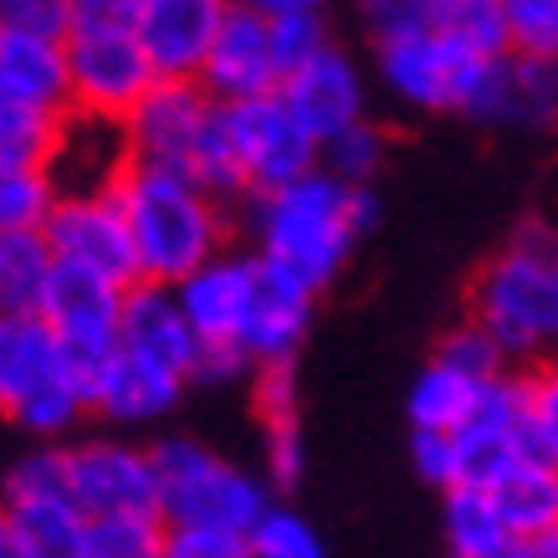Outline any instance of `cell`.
Listing matches in <instances>:
<instances>
[{"label": "cell", "instance_id": "6da1fadb", "mask_svg": "<svg viewBox=\"0 0 558 558\" xmlns=\"http://www.w3.org/2000/svg\"><path fill=\"white\" fill-rule=\"evenodd\" d=\"M246 220H252L256 256L292 271L303 288L323 292L339 282L359 241L379 226V195L374 185H343L328 170H313L288 190L252 195Z\"/></svg>", "mask_w": 558, "mask_h": 558}, {"label": "cell", "instance_id": "7a4b0ae2", "mask_svg": "<svg viewBox=\"0 0 558 558\" xmlns=\"http://www.w3.org/2000/svg\"><path fill=\"white\" fill-rule=\"evenodd\" d=\"M472 323L502 359H558V216H527L508 246L476 271Z\"/></svg>", "mask_w": 558, "mask_h": 558}, {"label": "cell", "instance_id": "3957f363", "mask_svg": "<svg viewBox=\"0 0 558 558\" xmlns=\"http://www.w3.org/2000/svg\"><path fill=\"white\" fill-rule=\"evenodd\" d=\"M119 205L134 231V252L144 282L159 288H180L185 277L216 262L220 252H231L226 236V201H216L210 190L185 170H149L134 165L119 185Z\"/></svg>", "mask_w": 558, "mask_h": 558}, {"label": "cell", "instance_id": "277c9868", "mask_svg": "<svg viewBox=\"0 0 558 558\" xmlns=\"http://www.w3.org/2000/svg\"><path fill=\"white\" fill-rule=\"evenodd\" d=\"M0 415L41 446H62L93 415L83 379L36 313H0Z\"/></svg>", "mask_w": 558, "mask_h": 558}, {"label": "cell", "instance_id": "5b68a950", "mask_svg": "<svg viewBox=\"0 0 558 558\" xmlns=\"http://www.w3.org/2000/svg\"><path fill=\"white\" fill-rule=\"evenodd\" d=\"M159 476V518L165 527H226L252 533L277 502L256 472L226 461L195 436H165L149 446Z\"/></svg>", "mask_w": 558, "mask_h": 558}, {"label": "cell", "instance_id": "8992f818", "mask_svg": "<svg viewBox=\"0 0 558 558\" xmlns=\"http://www.w3.org/2000/svg\"><path fill=\"white\" fill-rule=\"evenodd\" d=\"M220 119H226V138H231V154H236L246 201L288 190L303 174L318 170L323 144L303 129V119L288 108L282 93L252 102H220Z\"/></svg>", "mask_w": 558, "mask_h": 558}, {"label": "cell", "instance_id": "52a82bcc", "mask_svg": "<svg viewBox=\"0 0 558 558\" xmlns=\"http://www.w3.org/2000/svg\"><path fill=\"white\" fill-rule=\"evenodd\" d=\"M482 72H487V62L451 47L430 26L374 41V77L385 83L389 98L415 108V113H466L476 87H482Z\"/></svg>", "mask_w": 558, "mask_h": 558}, {"label": "cell", "instance_id": "ba28073f", "mask_svg": "<svg viewBox=\"0 0 558 558\" xmlns=\"http://www.w3.org/2000/svg\"><path fill=\"white\" fill-rule=\"evenodd\" d=\"M36 318L57 333L68 364L77 369L87 395H93V379L113 364V354H119L123 288L102 282V277H93V271H83V267L57 262L51 288H47V298H41V313H36Z\"/></svg>", "mask_w": 558, "mask_h": 558}, {"label": "cell", "instance_id": "9c48e42d", "mask_svg": "<svg viewBox=\"0 0 558 558\" xmlns=\"http://www.w3.org/2000/svg\"><path fill=\"white\" fill-rule=\"evenodd\" d=\"M68 487L72 502L98 518H159V476L154 451L134 440L93 436L68 446Z\"/></svg>", "mask_w": 558, "mask_h": 558}, {"label": "cell", "instance_id": "30bf717a", "mask_svg": "<svg viewBox=\"0 0 558 558\" xmlns=\"http://www.w3.org/2000/svg\"><path fill=\"white\" fill-rule=\"evenodd\" d=\"M41 236H47L57 262L93 271V277L113 282V288L129 292L144 282L134 231H129V216H123V205H119V190L113 195H68V201H57Z\"/></svg>", "mask_w": 558, "mask_h": 558}, {"label": "cell", "instance_id": "8fae6325", "mask_svg": "<svg viewBox=\"0 0 558 558\" xmlns=\"http://www.w3.org/2000/svg\"><path fill=\"white\" fill-rule=\"evenodd\" d=\"M68 77L72 108L93 119L123 123L159 83L149 51L138 47L134 32H72L68 41Z\"/></svg>", "mask_w": 558, "mask_h": 558}, {"label": "cell", "instance_id": "7c38bea8", "mask_svg": "<svg viewBox=\"0 0 558 558\" xmlns=\"http://www.w3.org/2000/svg\"><path fill=\"white\" fill-rule=\"evenodd\" d=\"M282 83H288V62H282L271 16H262L256 5L236 0L216 36V47H210V57H205L201 87L216 102H252V98L282 93Z\"/></svg>", "mask_w": 558, "mask_h": 558}, {"label": "cell", "instance_id": "4fadbf2b", "mask_svg": "<svg viewBox=\"0 0 558 558\" xmlns=\"http://www.w3.org/2000/svg\"><path fill=\"white\" fill-rule=\"evenodd\" d=\"M210 119H216V98H210L201 83H170V77H159V83L149 87V98L123 119L134 165L190 174V159L201 149Z\"/></svg>", "mask_w": 558, "mask_h": 558}, {"label": "cell", "instance_id": "5bb4252c", "mask_svg": "<svg viewBox=\"0 0 558 558\" xmlns=\"http://www.w3.org/2000/svg\"><path fill=\"white\" fill-rule=\"evenodd\" d=\"M313 313H318V292L303 288L292 271L271 267L267 256H256L252 267V298H246V318H241L236 349L262 364H298V349L313 333Z\"/></svg>", "mask_w": 558, "mask_h": 558}, {"label": "cell", "instance_id": "9a60e30c", "mask_svg": "<svg viewBox=\"0 0 558 558\" xmlns=\"http://www.w3.org/2000/svg\"><path fill=\"white\" fill-rule=\"evenodd\" d=\"M288 108L303 119V129L318 144L349 134L354 123L369 119V72L354 62V51H343L339 41H328L323 51H313L303 68L288 72L282 83Z\"/></svg>", "mask_w": 558, "mask_h": 558}, {"label": "cell", "instance_id": "2e32d148", "mask_svg": "<svg viewBox=\"0 0 558 558\" xmlns=\"http://www.w3.org/2000/svg\"><path fill=\"white\" fill-rule=\"evenodd\" d=\"M134 170V154H129V134L113 119H93L68 108L57 123V138L47 149V174L57 195H113L123 185V174Z\"/></svg>", "mask_w": 558, "mask_h": 558}, {"label": "cell", "instance_id": "e0dca14e", "mask_svg": "<svg viewBox=\"0 0 558 558\" xmlns=\"http://www.w3.org/2000/svg\"><path fill=\"white\" fill-rule=\"evenodd\" d=\"M461 119L487 123V129H518V134L558 129V62L518 57V51L487 62L482 87Z\"/></svg>", "mask_w": 558, "mask_h": 558}, {"label": "cell", "instance_id": "ac0fdd59", "mask_svg": "<svg viewBox=\"0 0 558 558\" xmlns=\"http://www.w3.org/2000/svg\"><path fill=\"white\" fill-rule=\"evenodd\" d=\"M457 487H492L518 457H527V410L523 379H492L482 405L457 436Z\"/></svg>", "mask_w": 558, "mask_h": 558}, {"label": "cell", "instance_id": "d6986e66", "mask_svg": "<svg viewBox=\"0 0 558 558\" xmlns=\"http://www.w3.org/2000/svg\"><path fill=\"white\" fill-rule=\"evenodd\" d=\"M231 5L236 0H149L134 36L149 51L154 72L170 83H201L205 57L216 47Z\"/></svg>", "mask_w": 558, "mask_h": 558}, {"label": "cell", "instance_id": "ffe728a7", "mask_svg": "<svg viewBox=\"0 0 558 558\" xmlns=\"http://www.w3.org/2000/svg\"><path fill=\"white\" fill-rule=\"evenodd\" d=\"M119 349L149 359V364H165V369L190 379L195 364H201V339H195L185 307H180V292L159 288V282H138V288L123 292Z\"/></svg>", "mask_w": 558, "mask_h": 558}, {"label": "cell", "instance_id": "44dd1931", "mask_svg": "<svg viewBox=\"0 0 558 558\" xmlns=\"http://www.w3.org/2000/svg\"><path fill=\"white\" fill-rule=\"evenodd\" d=\"M185 389H190L185 374H174V369H165V364H149V359L123 354L119 349L113 364L93 379L87 405L108 425H154L180 410Z\"/></svg>", "mask_w": 558, "mask_h": 558}, {"label": "cell", "instance_id": "7402d4cb", "mask_svg": "<svg viewBox=\"0 0 558 558\" xmlns=\"http://www.w3.org/2000/svg\"><path fill=\"white\" fill-rule=\"evenodd\" d=\"M252 267L256 252H220L216 262H205L195 277H185L174 288L201 349L241 339V318H246V298H252Z\"/></svg>", "mask_w": 558, "mask_h": 558}, {"label": "cell", "instance_id": "603a6c76", "mask_svg": "<svg viewBox=\"0 0 558 558\" xmlns=\"http://www.w3.org/2000/svg\"><path fill=\"white\" fill-rule=\"evenodd\" d=\"M0 508H5L21 548L32 558H83L87 554V527H93V518L72 502V487L16 492V497H0Z\"/></svg>", "mask_w": 558, "mask_h": 558}, {"label": "cell", "instance_id": "cb8c5ba5", "mask_svg": "<svg viewBox=\"0 0 558 558\" xmlns=\"http://www.w3.org/2000/svg\"><path fill=\"white\" fill-rule=\"evenodd\" d=\"M0 83L32 98L36 108L68 113L72 108V77H68V41H47L21 26L0 21Z\"/></svg>", "mask_w": 558, "mask_h": 558}, {"label": "cell", "instance_id": "d4e9b609", "mask_svg": "<svg viewBox=\"0 0 558 558\" xmlns=\"http://www.w3.org/2000/svg\"><path fill=\"white\" fill-rule=\"evenodd\" d=\"M487 492L497 502V512H502V523L523 543H543L558 533V461L527 451Z\"/></svg>", "mask_w": 558, "mask_h": 558}, {"label": "cell", "instance_id": "484cf974", "mask_svg": "<svg viewBox=\"0 0 558 558\" xmlns=\"http://www.w3.org/2000/svg\"><path fill=\"white\" fill-rule=\"evenodd\" d=\"M440 518H446L451 558H538V543H523L502 523L487 487H451Z\"/></svg>", "mask_w": 558, "mask_h": 558}, {"label": "cell", "instance_id": "4316f807", "mask_svg": "<svg viewBox=\"0 0 558 558\" xmlns=\"http://www.w3.org/2000/svg\"><path fill=\"white\" fill-rule=\"evenodd\" d=\"M492 379H476V374L446 364V359H430L415 385H410V425L415 430H436V436H457L461 425L476 415L482 395H487Z\"/></svg>", "mask_w": 558, "mask_h": 558}, {"label": "cell", "instance_id": "83f0119b", "mask_svg": "<svg viewBox=\"0 0 558 558\" xmlns=\"http://www.w3.org/2000/svg\"><path fill=\"white\" fill-rule=\"evenodd\" d=\"M51 271L57 256L41 231H0V313H41Z\"/></svg>", "mask_w": 558, "mask_h": 558}, {"label": "cell", "instance_id": "f1b7e54d", "mask_svg": "<svg viewBox=\"0 0 558 558\" xmlns=\"http://www.w3.org/2000/svg\"><path fill=\"white\" fill-rule=\"evenodd\" d=\"M430 32L472 51L476 62H497L512 51L502 0H430Z\"/></svg>", "mask_w": 558, "mask_h": 558}, {"label": "cell", "instance_id": "f546056e", "mask_svg": "<svg viewBox=\"0 0 558 558\" xmlns=\"http://www.w3.org/2000/svg\"><path fill=\"white\" fill-rule=\"evenodd\" d=\"M57 185L36 159H0V231H47L57 210Z\"/></svg>", "mask_w": 558, "mask_h": 558}, {"label": "cell", "instance_id": "4dcf8cb0", "mask_svg": "<svg viewBox=\"0 0 558 558\" xmlns=\"http://www.w3.org/2000/svg\"><path fill=\"white\" fill-rule=\"evenodd\" d=\"M57 123H62V113L36 108L32 98H21V93H11L0 83V159H36V165H47Z\"/></svg>", "mask_w": 558, "mask_h": 558}, {"label": "cell", "instance_id": "1f68e13d", "mask_svg": "<svg viewBox=\"0 0 558 558\" xmlns=\"http://www.w3.org/2000/svg\"><path fill=\"white\" fill-rule=\"evenodd\" d=\"M385 154H389V134L374 119H364V123H354L349 134L323 144L318 170H328L333 180H343V185H369L374 174H379V165H385Z\"/></svg>", "mask_w": 558, "mask_h": 558}, {"label": "cell", "instance_id": "d6a6232c", "mask_svg": "<svg viewBox=\"0 0 558 558\" xmlns=\"http://www.w3.org/2000/svg\"><path fill=\"white\" fill-rule=\"evenodd\" d=\"M83 558H165V518H98Z\"/></svg>", "mask_w": 558, "mask_h": 558}, {"label": "cell", "instance_id": "836d02e7", "mask_svg": "<svg viewBox=\"0 0 558 558\" xmlns=\"http://www.w3.org/2000/svg\"><path fill=\"white\" fill-rule=\"evenodd\" d=\"M523 410H527V451L558 461V359L533 364L523 379Z\"/></svg>", "mask_w": 558, "mask_h": 558}, {"label": "cell", "instance_id": "e575fe53", "mask_svg": "<svg viewBox=\"0 0 558 558\" xmlns=\"http://www.w3.org/2000/svg\"><path fill=\"white\" fill-rule=\"evenodd\" d=\"M252 554L256 558H328L318 527L307 523L303 512L271 508L262 523L252 527Z\"/></svg>", "mask_w": 558, "mask_h": 558}, {"label": "cell", "instance_id": "d590c367", "mask_svg": "<svg viewBox=\"0 0 558 558\" xmlns=\"http://www.w3.org/2000/svg\"><path fill=\"white\" fill-rule=\"evenodd\" d=\"M502 11L518 57L558 62V0H502Z\"/></svg>", "mask_w": 558, "mask_h": 558}, {"label": "cell", "instance_id": "8d00e7d4", "mask_svg": "<svg viewBox=\"0 0 558 558\" xmlns=\"http://www.w3.org/2000/svg\"><path fill=\"white\" fill-rule=\"evenodd\" d=\"M307 472V446H303V425H262V482L271 492H292Z\"/></svg>", "mask_w": 558, "mask_h": 558}, {"label": "cell", "instance_id": "74e56055", "mask_svg": "<svg viewBox=\"0 0 558 558\" xmlns=\"http://www.w3.org/2000/svg\"><path fill=\"white\" fill-rule=\"evenodd\" d=\"M436 359H446V364H457V369L476 374V379H502V364H508V359H502V349H497V343H492L472 318L440 339Z\"/></svg>", "mask_w": 558, "mask_h": 558}, {"label": "cell", "instance_id": "f35d334b", "mask_svg": "<svg viewBox=\"0 0 558 558\" xmlns=\"http://www.w3.org/2000/svg\"><path fill=\"white\" fill-rule=\"evenodd\" d=\"M252 405L262 425L298 421V364H262L252 374Z\"/></svg>", "mask_w": 558, "mask_h": 558}, {"label": "cell", "instance_id": "ab89813d", "mask_svg": "<svg viewBox=\"0 0 558 558\" xmlns=\"http://www.w3.org/2000/svg\"><path fill=\"white\" fill-rule=\"evenodd\" d=\"M165 558H256L252 533L226 527H165Z\"/></svg>", "mask_w": 558, "mask_h": 558}, {"label": "cell", "instance_id": "60d3db41", "mask_svg": "<svg viewBox=\"0 0 558 558\" xmlns=\"http://www.w3.org/2000/svg\"><path fill=\"white\" fill-rule=\"evenodd\" d=\"M0 21L21 26V32H32V36H47V41H72V32H77L72 0H5Z\"/></svg>", "mask_w": 558, "mask_h": 558}, {"label": "cell", "instance_id": "b9f144b4", "mask_svg": "<svg viewBox=\"0 0 558 558\" xmlns=\"http://www.w3.org/2000/svg\"><path fill=\"white\" fill-rule=\"evenodd\" d=\"M359 5H364V26L374 32V41L430 26V0H359Z\"/></svg>", "mask_w": 558, "mask_h": 558}, {"label": "cell", "instance_id": "7bdbcfd3", "mask_svg": "<svg viewBox=\"0 0 558 558\" xmlns=\"http://www.w3.org/2000/svg\"><path fill=\"white\" fill-rule=\"evenodd\" d=\"M410 461H415L421 482H430V487H440V492L457 487V446H451V436L415 430V436H410Z\"/></svg>", "mask_w": 558, "mask_h": 558}, {"label": "cell", "instance_id": "ee69618b", "mask_svg": "<svg viewBox=\"0 0 558 558\" xmlns=\"http://www.w3.org/2000/svg\"><path fill=\"white\" fill-rule=\"evenodd\" d=\"M149 0H72L77 32H138Z\"/></svg>", "mask_w": 558, "mask_h": 558}, {"label": "cell", "instance_id": "f6af8a7d", "mask_svg": "<svg viewBox=\"0 0 558 558\" xmlns=\"http://www.w3.org/2000/svg\"><path fill=\"white\" fill-rule=\"evenodd\" d=\"M271 32H277V47H282V62L292 68H303L313 51H323L333 36H328V21L323 16H282L271 21Z\"/></svg>", "mask_w": 558, "mask_h": 558}, {"label": "cell", "instance_id": "bcb514c9", "mask_svg": "<svg viewBox=\"0 0 558 558\" xmlns=\"http://www.w3.org/2000/svg\"><path fill=\"white\" fill-rule=\"evenodd\" d=\"M256 364L241 354L236 343H216V349H201V364L190 374V385H205V389H226L236 379H252Z\"/></svg>", "mask_w": 558, "mask_h": 558}, {"label": "cell", "instance_id": "7dc6e473", "mask_svg": "<svg viewBox=\"0 0 558 558\" xmlns=\"http://www.w3.org/2000/svg\"><path fill=\"white\" fill-rule=\"evenodd\" d=\"M246 5H256L262 16L282 21V16H323L328 11V0H246Z\"/></svg>", "mask_w": 558, "mask_h": 558}, {"label": "cell", "instance_id": "c3c4849f", "mask_svg": "<svg viewBox=\"0 0 558 558\" xmlns=\"http://www.w3.org/2000/svg\"><path fill=\"white\" fill-rule=\"evenodd\" d=\"M0 558H32L26 548H21L16 527H11V518H5V508H0Z\"/></svg>", "mask_w": 558, "mask_h": 558}, {"label": "cell", "instance_id": "681fc988", "mask_svg": "<svg viewBox=\"0 0 558 558\" xmlns=\"http://www.w3.org/2000/svg\"><path fill=\"white\" fill-rule=\"evenodd\" d=\"M538 558H558V533H554V538H543V543H538Z\"/></svg>", "mask_w": 558, "mask_h": 558}, {"label": "cell", "instance_id": "f907efd6", "mask_svg": "<svg viewBox=\"0 0 558 558\" xmlns=\"http://www.w3.org/2000/svg\"><path fill=\"white\" fill-rule=\"evenodd\" d=\"M0 11H5V0H0Z\"/></svg>", "mask_w": 558, "mask_h": 558}]
</instances>
